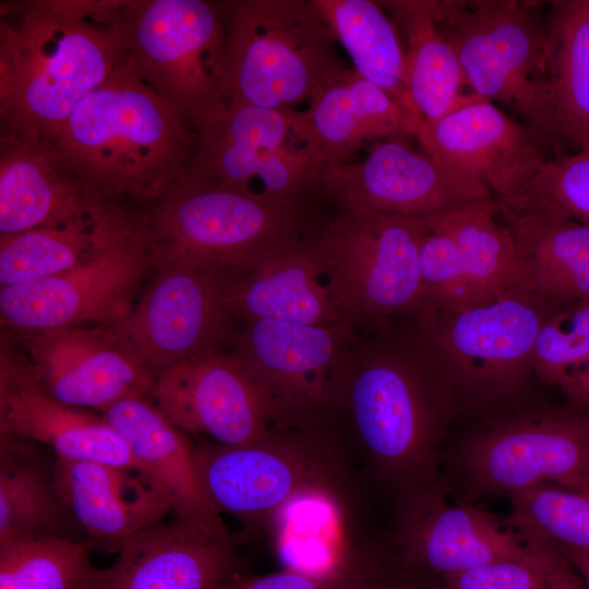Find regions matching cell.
<instances>
[{
    "instance_id": "obj_1",
    "label": "cell",
    "mask_w": 589,
    "mask_h": 589,
    "mask_svg": "<svg viewBox=\"0 0 589 589\" xmlns=\"http://www.w3.org/2000/svg\"><path fill=\"white\" fill-rule=\"evenodd\" d=\"M120 0L1 3L0 143H49L119 65Z\"/></svg>"
},
{
    "instance_id": "obj_2",
    "label": "cell",
    "mask_w": 589,
    "mask_h": 589,
    "mask_svg": "<svg viewBox=\"0 0 589 589\" xmlns=\"http://www.w3.org/2000/svg\"><path fill=\"white\" fill-rule=\"evenodd\" d=\"M49 144L88 191L146 206L182 176L196 135L139 77L125 53Z\"/></svg>"
},
{
    "instance_id": "obj_3",
    "label": "cell",
    "mask_w": 589,
    "mask_h": 589,
    "mask_svg": "<svg viewBox=\"0 0 589 589\" xmlns=\"http://www.w3.org/2000/svg\"><path fill=\"white\" fill-rule=\"evenodd\" d=\"M338 402L384 479L407 497L434 486L440 447L459 407L420 338L416 348H385L345 373Z\"/></svg>"
},
{
    "instance_id": "obj_4",
    "label": "cell",
    "mask_w": 589,
    "mask_h": 589,
    "mask_svg": "<svg viewBox=\"0 0 589 589\" xmlns=\"http://www.w3.org/2000/svg\"><path fill=\"white\" fill-rule=\"evenodd\" d=\"M229 107L298 110L348 67L311 0L223 1Z\"/></svg>"
},
{
    "instance_id": "obj_5",
    "label": "cell",
    "mask_w": 589,
    "mask_h": 589,
    "mask_svg": "<svg viewBox=\"0 0 589 589\" xmlns=\"http://www.w3.org/2000/svg\"><path fill=\"white\" fill-rule=\"evenodd\" d=\"M143 217L154 266L220 273L247 266L316 227L308 204L266 203L185 175L148 203Z\"/></svg>"
},
{
    "instance_id": "obj_6",
    "label": "cell",
    "mask_w": 589,
    "mask_h": 589,
    "mask_svg": "<svg viewBox=\"0 0 589 589\" xmlns=\"http://www.w3.org/2000/svg\"><path fill=\"white\" fill-rule=\"evenodd\" d=\"M553 310L540 297L518 290L465 310L419 311V338L459 411H495L522 398L536 378L539 332Z\"/></svg>"
},
{
    "instance_id": "obj_7",
    "label": "cell",
    "mask_w": 589,
    "mask_h": 589,
    "mask_svg": "<svg viewBox=\"0 0 589 589\" xmlns=\"http://www.w3.org/2000/svg\"><path fill=\"white\" fill-rule=\"evenodd\" d=\"M117 29L139 77L195 135L228 108L221 2L122 0Z\"/></svg>"
},
{
    "instance_id": "obj_8",
    "label": "cell",
    "mask_w": 589,
    "mask_h": 589,
    "mask_svg": "<svg viewBox=\"0 0 589 589\" xmlns=\"http://www.w3.org/2000/svg\"><path fill=\"white\" fill-rule=\"evenodd\" d=\"M328 164L304 110L232 106L196 134L182 175L278 205L317 194Z\"/></svg>"
},
{
    "instance_id": "obj_9",
    "label": "cell",
    "mask_w": 589,
    "mask_h": 589,
    "mask_svg": "<svg viewBox=\"0 0 589 589\" xmlns=\"http://www.w3.org/2000/svg\"><path fill=\"white\" fill-rule=\"evenodd\" d=\"M204 490L219 513L274 520L290 503L322 495L345 502L346 452L321 429L275 428L255 442L195 446Z\"/></svg>"
},
{
    "instance_id": "obj_10",
    "label": "cell",
    "mask_w": 589,
    "mask_h": 589,
    "mask_svg": "<svg viewBox=\"0 0 589 589\" xmlns=\"http://www.w3.org/2000/svg\"><path fill=\"white\" fill-rule=\"evenodd\" d=\"M433 11L471 91L514 110L546 145L549 33L539 3L433 0Z\"/></svg>"
},
{
    "instance_id": "obj_11",
    "label": "cell",
    "mask_w": 589,
    "mask_h": 589,
    "mask_svg": "<svg viewBox=\"0 0 589 589\" xmlns=\"http://www.w3.org/2000/svg\"><path fill=\"white\" fill-rule=\"evenodd\" d=\"M430 217L337 209L314 239L350 320L417 314L424 290L420 251Z\"/></svg>"
},
{
    "instance_id": "obj_12",
    "label": "cell",
    "mask_w": 589,
    "mask_h": 589,
    "mask_svg": "<svg viewBox=\"0 0 589 589\" xmlns=\"http://www.w3.org/2000/svg\"><path fill=\"white\" fill-rule=\"evenodd\" d=\"M149 265L143 209L124 204L106 240L86 261L43 280L1 287V320L31 334L86 323L113 326L132 311Z\"/></svg>"
},
{
    "instance_id": "obj_13",
    "label": "cell",
    "mask_w": 589,
    "mask_h": 589,
    "mask_svg": "<svg viewBox=\"0 0 589 589\" xmlns=\"http://www.w3.org/2000/svg\"><path fill=\"white\" fill-rule=\"evenodd\" d=\"M460 464L482 492L552 484L589 494V410L567 404L494 419L464 442Z\"/></svg>"
},
{
    "instance_id": "obj_14",
    "label": "cell",
    "mask_w": 589,
    "mask_h": 589,
    "mask_svg": "<svg viewBox=\"0 0 589 589\" xmlns=\"http://www.w3.org/2000/svg\"><path fill=\"white\" fill-rule=\"evenodd\" d=\"M496 199L469 202L430 217L420 251L423 308L456 311L520 290L508 229Z\"/></svg>"
},
{
    "instance_id": "obj_15",
    "label": "cell",
    "mask_w": 589,
    "mask_h": 589,
    "mask_svg": "<svg viewBox=\"0 0 589 589\" xmlns=\"http://www.w3.org/2000/svg\"><path fill=\"white\" fill-rule=\"evenodd\" d=\"M130 314L113 325L156 377L166 369L219 350L232 317L226 273L165 265Z\"/></svg>"
},
{
    "instance_id": "obj_16",
    "label": "cell",
    "mask_w": 589,
    "mask_h": 589,
    "mask_svg": "<svg viewBox=\"0 0 589 589\" xmlns=\"http://www.w3.org/2000/svg\"><path fill=\"white\" fill-rule=\"evenodd\" d=\"M236 354L273 400L279 428L321 429L339 401V351L348 327L277 320L247 322Z\"/></svg>"
},
{
    "instance_id": "obj_17",
    "label": "cell",
    "mask_w": 589,
    "mask_h": 589,
    "mask_svg": "<svg viewBox=\"0 0 589 589\" xmlns=\"http://www.w3.org/2000/svg\"><path fill=\"white\" fill-rule=\"evenodd\" d=\"M153 396L157 408L185 433L239 446L279 428L276 407L237 356L213 350L159 373Z\"/></svg>"
},
{
    "instance_id": "obj_18",
    "label": "cell",
    "mask_w": 589,
    "mask_h": 589,
    "mask_svg": "<svg viewBox=\"0 0 589 589\" xmlns=\"http://www.w3.org/2000/svg\"><path fill=\"white\" fill-rule=\"evenodd\" d=\"M424 153L461 182L497 201L521 193L550 159L540 135L478 96L414 135Z\"/></svg>"
},
{
    "instance_id": "obj_19",
    "label": "cell",
    "mask_w": 589,
    "mask_h": 589,
    "mask_svg": "<svg viewBox=\"0 0 589 589\" xmlns=\"http://www.w3.org/2000/svg\"><path fill=\"white\" fill-rule=\"evenodd\" d=\"M317 194L336 209L424 218L494 199L414 151L408 139L381 141L362 161L327 166Z\"/></svg>"
},
{
    "instance_id": "obj_20",
    "label": "cell",
    "mask_w": 589,
    "mask_h": 589,
    "mask_svg": "<svg viewBox=\"0 0 589 589\" xmlns=\"http://www.w3.org/2000/svg\"><path fill=\"white\" fill-rule=\"evenodd\" d=\"M33 383L49 397L76 408L105 411L128 398H146L155 376L129 344L101 326L64 327L32 334Z\"/></svg>"
},
{
    "instance_id": "obj_21",
    "label": "cell",
    "mask_w": 589,
    "mask_h": 589,
    "mask_svg": "<svg viewBox=\"0 0 589 589\" xmlns=\"http://www.w3.org/2000/svg\"><path fill=\"white\" fill-rule=\"evenodd\" d=\"M406 501L396 539L397 567L404 572L444 579L529 552L516 531L478 507L447 504L434 486Z\"/></svg>"
},
{
    "instance_id": "obj_22",
    "label": "cell",
    "mask_w": 589,
    "mask_h": 589,
    "mask_svg": "<svg viewBox=\"0 0 589 589\" xmlns=\"http://www.w3.org/2000/svg\"><path fill=\"white\" fill-rule=\"evenodd\" d=\"M314 231L226 273V297L232 316L247 322L277 320L348 327L350 320L317 248Z\"/></svg>"
},
{
    "instance_id": "obj_23",
    "label": "cell",
    "mask_w": 589,
    "mask_h": 589,
    "mask_svg": "<svg viewBox=\"0 0 589 589\" xmlns=\"http://www.w3.org/2000/svg\"><path fill=\"white\" fill-rule=\"evenodd\" d=\"M94 589H217L236 574L228 532L175 517L122 542Z\"/></svg>"
},
{
    "instance_id": "obj_24",
    "label": "cell",
    "mask_w": 589,
    "mask_h": 589,
    "mask_svg": "<svg viewBox=\"0 0 589 589\" xmlns=\"http://www.w3.org/2000/svg\"><path fill=\"white\" fill-rule=\"evenodd\" d=\"M520 269V290L554 309L589 299V226L512 197L497 201Z\"/></svg>"
},
{
    "instance_id": "obj_25",
    "label": "cell",
    "mask_w": 589,
    "mask_h": 589,
    "mask_svg": "<svg viewBox=\"0 0 589 589\" xmlns=\"http://www.w3.org/2000/svg\"><path fill=\"white\" fill-rule=\"evenodd\" d=\"M52 467L63 503L94 545L117 552L123 541L172 512L164 493L135 471L61 458Z\"/></svg>"
},
{
    "instance_id": "obj_26",
    "label": "cell",
    "mask_w": 589,
    "mask_h": 589,
    "mask_svg": "<svg viewBox=\"0 0 589 589\" xmlns=\"http://www.w3.org/2000/svg\"><path fill=\"white\" fill-rule=\"evenodd\" d=\"M129 446L147 478L164 493L175 515L228 532L199 472L195 446L146 398H128L101 412Z\"/></svg>"
},
{
    "instance_id": "obj_27",
    "label": "cell",
    "mask_w": 589,
    "mask_h": 589,
    "mask_svg": "<svg viewBox=\"0 0 589 589\" xmlns=\"http://www.w3.org/2000/svg\"><path fill=\"white\" fill-rule=\"evenodd\" d=\"M1 434L44 444L57 458L106 464L148 479L124 440L103 416L95 417L49 397L31 378L2 380Z\"/></svg>"
},
{
    "instance_id": "obj_28",
    "label": "cell",
    "mask_w": 589,
    "mask_h": 589,
    "mask_svg": "<svg viewBox=\"0 0 589 589\" xmlns=\"http://www.w3.org/2000/svg\"><path fill=\"white\" fill-rule=\"evenodd\" d=\"M328 166L346 165L370 141L409 139L420 117L408 105L347 69L304 109Z\"/></svg>"
},
{
    "instance_id": "obj_29",
    "label": "cell",
    "mask_w": 589,
    "mask_h": 589,
    "mask_svg": "<svg viewBox=\"0 0 589 589\" xmlns=\"http://www.w3.org/2000/svg\"><path fill=\"white\" fill-rule=\"evenodd\" d=\"M94 197L49 143H0V236L82 218Z\"/></svg>"
},
{
    "instance_id": "obj_30",
    "label": "cell",
    "mask_w": 589,
    "mask_h": 589,
    "mask_svg": "<svg viewBox=\"0 0 589 589\" xmlns=\"http://www.w3.org/2000/svg\"><path fill=\"white\" fill-rule=\"evenodd\" d=\"M548 147L589 146V0L551 2L546 17Z\"/></svg>"
},
{
    "instance_id": "obj_31",
    "label": "cell",
    "mask_w": 589,
    "mask_h": 589,
    "mask_svg": "<svg viewBox=\"0 0 589 589\" xmlns=\"http://www.w3.org/2000/svg\"><path fill=\"white\" fill-rule=\"evenodd\" d=\"M380 2L405 36L404 84L421 122L437 120L479 96L466 92L468 82L455 51L437 27L433 0Z\"/></svg>"
},
{
    "instance_id": "obj_32",
    "label": "cell",
    "mask_w": 589,
    "mask_h": 589,
    "mask_svg": "<svg viewBox=\"0 0 589 589\" xmlns=\"http://www.w3.org/2000/svg\"><path fill=\"white\" fill-rule=\"evenodd\" d=\"M121 207L122 202L95 193L82 218L0 236L1 287L35 283L80 265L106 240Z\"/></svg>"
},
{
    "instance_id": "obj_33",
    "label": "cell",
    "mask_w": 589,
    "mask_h": 589,
    "mask_svg": "<svg viewBox=\"0 0 589 589\" xmlns=\"http://www.w3.org/2000/svg\"><path fill=\"white\" fill-rule=\"evenodd\" d=\"M22 438L1 434L0 542L38 538L80 540L84 532L63 503L53 477Z\"/></svg>"
},
{
    "instance_id": "obj_34",
    "label": "cell",
    "mask_w": 589,
    "mask_h": 589,
    "mask_svg": "<svg viewBox=\"0 0 589 589\" xmlns=\"http://www.w3.org/2000/svg\"><path fill=\"white\" fill-rule=\"evenodd\" d=\"M352 69L395 99L410 106L405 84V48L380 1L311 0ZM414 110V109H413Z\"/></svg>"
},
{
    "instance_id": "obj_35",
    "label": "cell",
    "mask_w": 589,
    "mask_h": 589,
    "mask_svg": "<svg viewBox=\"0 0 589 589\" xmlns=\"http://www.w3.org/2000/svg\"><path fill=\"white\" fill-rule=\"evenodd\" d=\"M93 546L56 537L0 542V589H94Z\"/></svg>"
},
{
    "instance_id": "obj_36",
    "label": "cell",
    "mask_w": 589,
    "mask_h": 589,
    "mask_svg": "<svg viewBox=\"0 0 589 589\" xmlns=\"http://www.w3.org/2000/svg\"><path fill=\"white\" fill-rule=\"evenodd\" d=\"M588 358L589 299L554 309L536 341V378L558 386L573 368Z\"/></svg>"
},
{
    "instance_id": "obj_37",
    "label": "cell",
    "mask_w": 589,
    "mask_h": 589,
    "mask_svg": "<svg viewBox=\"0 0 589 589\" xmlns=\"http://www.w3.org/2000/svg\"><path fill=\"white\" fill-rule=\"evenodd\" d=\"M389 573L382 556L358 549L348 561L328 572L286 567L256 576L235 574L217 589H366Z\"/></svg>"
},
{
    "instance_id": "obj_38",
    "label": "cell",
    "mask_w": 589,
    "mask_h": 589,
    "mask_svg": "<svg viewBox=\"0 0 589 589\" xmlns=\"http://www.w3.org/2000/svg\"><path fill=\"white\" fill-rule=\"evenodd\" d=\"M514 197L589 226V148L550 158Z\"/></svg>"
},
{
    "instance_id": "obj_39",
    "label": "cell",
    "mask_w": 589,
    "mask_h": 589,
    "mask_svg": "<svg viewBox=\"0 0 589 589\" xmlns=\"http://www.w3.org/2000/svg\"><path fill=\"white\" fill-rule=\"evenodd\" d=\"M527 544L529 552L522 557L492 562L444 578L445 589H541L553 546Z\"/></svg>"
},
{
    "instance_id": "obj_40",
    "label": "cell",
    "mask_w": 589,
    "mask_h": 589,
    "mask_svg": "<svg viewBox=\"0 0 589 589\" xmlns=\"http://www.w3.org/2000/svg\"><path fill=\"white\" fill-rule=\"evenodd\" d=\"M552 546L553 551L541 589H587L569 562L554 545Z\"/></svg>"
},
{
    "instance_id": "obj_41",
    "label": "cell",
    "mask_w": 589,
    "mask_h": 589,
    "mask_svg": "<svg viewBox=\"0 0 589 589\" xmlns=\"http://www.w3.org/2000/svg\"><path fill=\"white\" fill-rule=\"evenodd\" d=\"M366 589H428L418 576L398 567Z\"/></svg>"
},
{
    "instance_id": "obj_42",
    "label": "cell",
    "mask_w": 589,
    "mask_h": 589,
    "mask_svg": "<svg viewBox=\"0 0 589 589\" xmlns=\"http://www.w3.org/2000/svg\"><path fill=\"white\" fill-rule=\"evenodd\" d=\"M552 545H554L564 555V557L580 576L587 589H589V549L560 544Z\"/></svg>"
},
{
    "instance_id": "obj_43",
    "label": "cell",
    "mask_w": 589,
    "mask_h": 589,
    "mask_svg": "<svg viewBox=\"0 0 589 589\" xmlns=\"http://www.w3.org/2000/svg\"><path fill=\"white\" fill-rule=\"evenodd\" d=\"M587 148H589V146H588ZM585 149H586V148H585Z\"/></svg>"
}]
</instances>
